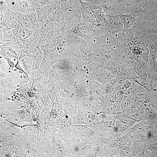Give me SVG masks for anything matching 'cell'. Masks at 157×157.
Returning <instances> with one entry per match:
<instances>
[{"label":"cell","instance_id":"4","mask_svg":"<svg viewBox=\"0 0 157 157\" xmlns=\"http://www.w3.org/2000/svg\"><path fill=\"white\" fill-rule=\"evenodd\" d=\"M26 15L29 19L33 29L34 30H38L41 27V26L39 22L36 11H33Z\"/></svg>","mask_w":157,"mask_h":157},{"label":"cell","instance_id":"7","mask_svg":"<svg viewBox=\"0 0 157 157\" xmlns=\"http://www.w3.org/2000/svg\"><path fill=\"white\" fill-rule=\"evenodd\" d=\"M52 21L57 26H58L63 23V18L61 13L59 11L54 13L51 17Z\"/></svg>","mask_w":157,"mask_h":157},{"label":"cell","instance_id":"17","mask_svg":"<svg viewBox=\"0 0 157 157\" xmlns=\"http://www.w3.org/2000/svg\"><path fill=\"white\" fill-rule=\"evenodd\" d=\"M1 24L0 25V33H2L5 28Z\"/></svg>","mask_w":157,"mask_h":157},{"label":"cell","instance_id":"15","mask_svg":"<svg viewBox=\"0 0 157 157\" xmlns=\"http://www.w3.org/2000/svg\"><path fill=\"white\" fill-rule=\"evenodd\" d=\"M126 79L123 76L119 74V76L118 77L117 80L118 81V83L120 86H122L124 83Z\"/></svg>","mask_w":157,"mask_h":157},{"label":"cell","instance_id":"3","mask_svg":"<svg viewBox=\"0 0 157 157\" xmlns=\"http://www.w3.org/2000/svg\"><path fill=\"white\" fill-rule=\"evenodd\" d=\"M4 13L6 19L12 21L16 25L17 24L18 20L17 11L8 7Z\"/></svg>","mask_w":157,"mask_h":157},{"label":"cell","instance_id":"2","mask_svg":"<svg viewBox=\"0 0 157 157\" xmlns=\"http://www.w3.org/2000/svg\"><path fill=\"white\" fill-rule=\"evenodd\" d=\"M0 41L1 42H14L16 39L13 31L5 28L2 33H0Z\"/></svg>","mask_w":157,"mask_h":157},{"label":"cell","instance_id":"11","mask_svg":"<svg viewBox=\"0 0 157 157\" xmlns=\"http://www.w3.org/2000/svg\"><path fill=\"white\" fill-rule=\"evenodd\" d=\"M0 24L3 25L5 28L10 30H13L17 26V25L14 22L6 18L3 22Z\"/></svg>","mask_w":157,"mask_h":157},{"label":"cell","instance_id":"5","mask_svg":"<svg viewBox=\"0 0 157 157\" xmlns=\"http://www.w3.org/2000/svg\"><path fill=\"white\" fill-rule=\"evenodd\" d=\"M38 20L40 25H42L49 15L47 12L46 5H44L40 9L36 11Z\"/></svg>","mask_w":157,"mask_h":157},{"label":"cell","instance_id":"6","mask_svg":"<svg viewBox=\"0 0 157 157\" xmlns=\"http://www.w3.org/2000/svg\"><path fill=\"white\" fill-rule=\"evenodd\" d=\"M18 22L23 27L33 29L29 19L26 15L17 12Z\"/></svg>","mask_w":157,"mask_h":157},{"label":"cell","instance_id":"19","mask_svg":"<svg viewBox=\"0 0 157 157\" xmlns=\"http://www.w3.org/2000/svg\"><path fill=\"white\" fill-rule=\"evenodd\" d=\"M6 0H0V1H5Z\"/></svg>","mask_w":157,"mask_h":157},{"label":"cell","instance_id":"9","mask_svg":"<svg viewBox=\"0 0 157 157\" xmlns=\"http://www.w3.org/2000/svg\"><path fill=\"white\" fill-rule=\"evenodd\" d=\"M29 3L31 7L35 11L40 9L44 6L42 2L37 0H30Z\"/></svg>","mask_w":157,"mask_h":157},{"label":"cell","instance_id":"12","mask_svg":"<svg viewBox=\"0 0 157 157\" xmlns=\"http://www.w3.org/2000/svg\"><path fill=\"white\" fill-rule=\"evenodd\" d=\"M22 30V27L18 22L16 27L13 30V33L16 39L19 38Z\"/></svg>","mask_w":157,"mask_h":157},{"label":"cell","instance_id":"1","mask_svg":"<svg viewBox=\"0 0 157 157\" xmlns=\"http://www.w3.org/2000/svg\"><path fill=\"white\" fill-rule=\"evenodd\" d=\"M13 9L17 12L26 15L35 11L30 6L29 2L26 1H19Z\"/></svg>","mask_w":157,"mask_h":157},{"label":"cell","instance_id":"8","mask_svg":"<svg viewBox=\"0 0 157 157\" xmlns=\"http://www.w3.org/2000/svg\"><path fill=\"white\" fill-rule=\"evenodd\" d=\"M34 30L33 29L22 27V31L19 38L24 40L29 38L32 35Z\"/></svg>","mask_w":157,"mask_h":157},{"label":"cell","instance_id":"13","mask_svg":"<svg viewBox=\"0 0 157 157\" xmlns=\"http://www.w3.org/2000/svg\"><path fill=\"white\" fill-rule=\"evenodd\" d=\"M5 1L8 6L13 9L19 2V0H6Z\"/></svg>","mask_w":157,"mask_h":157},{"label":"cell","instance_id":"14","mask_svg":"<svg viewBox=\"0 0 157 157\" xmlns=\"http://www.w3.org/2000/svg\"><path fill=\"white\" fill-rule=\"evenodd\" d=\"M0 12H2L4 13L8 7L7 6L6 1H0Z\"/></svg>","mask_w":157,"mask_h":157},{"label":"cell","instance_id":"16","mask_svg":"<svg viewBox=\"0 0 157 157\" xmlns=\"http://www.w3.org/2000/svg\"><path fill=\"white\" fill-rule=\"evenodd\" d=\"M6 17L4 13L2 12H0V23H1L3 22L5 19Z\"/></svg>","mask_w":157,"mask_h":157},{"label":"cell","instance_id":"10","mask_svg":"<svg viewBox=\"0 0 157 157\" xmlns=\"http://www.w3.org/2000/svg\"><path fill=\"white\" fill-rule=\"evenodd\" d=\"M51 15L49 16L41 26L43 30L47 31L48 33L51 26Z\"/></svg>","mask_w":157,"mask_h":157},{"label":"cell","instance_id":"18","mask_svg":"<svg viewBox=\"0 0 157 157\" xmlns=\"http://www.w3.org/2000/svg\"><path fill=\"white\" fill-rule=\"evenodd\" d=\"M19 1H26L29 2L30 0H19Z\"/></svg>","mask_w":157,"mask_h":157}]
</instances>
